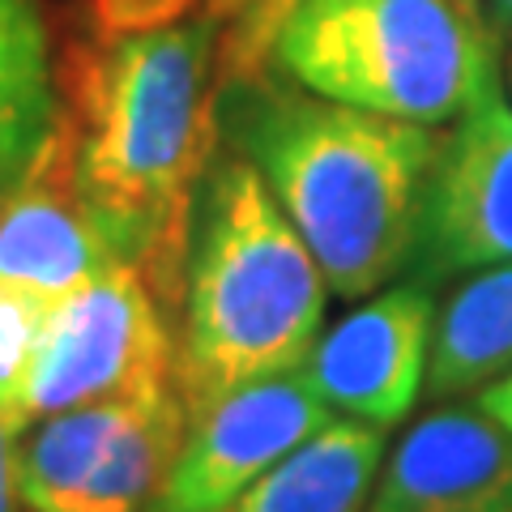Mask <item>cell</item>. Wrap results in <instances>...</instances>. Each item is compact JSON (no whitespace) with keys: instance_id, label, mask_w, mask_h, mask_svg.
I'll use <instances>...</instances> for the list:
<instances>
[{"instance_id":"6da1fadb","label":"cell","mask_w":512,"mask_h":512,"mask_svg":"<svg viewBox=\"0 0 512 512\" xmlns=\"http://www.w3.org/2000/svg\"><path fill=\"white\" fill-rule=\"evenodd\" d=\"M214 52L197 0H90L56 64L52 141L167 316L180 312L192 197L218 154Z\"/></svg>"},{"instance_id":"7a4b0ae2","label":"cell","mask_w":512,"mask_h":512,"mask_svg":"<svg viewBox=\"0 0 512 512\" xmlns=\"http://www.w3.org/2000/svg\"><path fill=\"white\" fill-rule=\"evenodd\" d=\"M218 141L244 154L312 248L338 299H367L410 269L436 128L346 107L227 56Z\"/></svg>"},{"instance_id":"3957f363","label":"cell","mask_w":512,"mask_h":512,"mask_svg":"<svg viewBox=\"0 0 512 512\" xmlns=\"http://www.w3.org/2000/svg\"><path fill=\"white\" fill-rule=\"evenodd\" d=\"M325 295L312 248L282 214L244 154L218 141L188 222L175 389L197 414L239 384L308 363L325 333Z\"/></svg>"},{"instance_id":"277c9868","label":"cell","mask_w":512,"mask_h":512,"mask_svg":"<svg viewBox=\"0 0 512 512\" xmlns=\"http://www.w3.org/2000/svg\"><path fill=\"white\" fill-rule=\"evenodd\" d=\"M265 43L286 82L427 128L500 82L495 39L466 0H282Z\"/></svg>"},{"instance_id":"5b68a950","label":"cell","mask_w":512,"mask_h":512,"mask_svg":"<svg viewBox=\"0 0 512 512\" xmlns=\"http://www.w3.org/2000/svg\"><path fill=\"white\" fill-rule=\"evenodd\" d=\"M175 333L137 265H111L47 316L18 423L175 380Z\"/></svg>"},{"instance_id":"8992f818","label":"cell","mask_w":512,"mask_h":512,"mask_svg":"<svg viewBox=\"0 0 512 512\" xmlns=\"http://www.w3.org/2000/svg\"><path fill=\"white\" fill-rule=\"evenodd\" d=\"M500 261H512V111L491 82L431 158L410 278L440 286Z\"/></svg>"},{"instance_id":"52a82bcc","label":"cell","mask_w":512,"mask_h":512,"mask_svg":"<svg viewBox=\"0 0 512 512\" xmlns=\"http://www.w3.org/2000/svg\"><path fill=\"white\" fill-rule=\"evenodd\" d=\"M325 423L329 406L303 367L239 384L188 414L184 444L150 512H222Z\"/></svg>"},{"instance_id":"ba28073f","label":"cell","mask_w":512,"mask_h":512,"mask_svg":"<svg viewBox=\"0 0 512 512\" xmlns=\"http://www.w3.org/2000/svg\"><path fill=\"white\" fill-rule=\"evenodd\" d=\"M431 338H436V286L397 282L367 295L312 346L303 376L329 410L355 423L393 427L427 389Z\"/></svg>"},{"instance_id":"9c48e42d","label":"cell","mask_w":512,"mask_h":512,"mask_svg":"<svg viewBox=\"0 0 512 512\" xmlns=\"http://www.w3.org/2000/svg\"><path fill=\"white\" fill-rule=\"evenodd\" d=\"M367 512H512V431L483 402L436 406L397 440Z\"/></svg>"},{"instance_id":"30bf717a","label":"cell","mask_w":512,"mask_h":512,"mask_svg":"<svg viewBox=\"0 0 512 512\" xmlns=\"http://www.w3.org/2000/svg\"><path fill=\"white\" fill-rule=\"evenodd\" d=\"M128 265L77 188L52 137L26 180L0 201V282L35 291L56 308L86 282Z\"/></svg>"},{"instance_id":"8fae6325","label":"cell","mask_w":512,"mask_h":512,"mask_svg":"<svg viewBox=\"0 0 512 512\" xmlns=\"http://www.w3.org/2000/svg\"><path fill=\"white\" fill-rule=\"evenodd\" d=\"M384 466V427L325 423L222 512H367Z\"/></svg>"},{"instance_id":"7c38bea8","label":"cell","mask_w":512,"mask_h":512,"mask_svg":"<svg viewBox=\"0 0 512 512\" xmlns=\"http://www.w3.org/2000/svg\"><path fill=\"white\" fill-rule=\"evenodd\" d=\"M512 367V261L466 274L436 316L427 363V397L483 393Z\"/></svg>"},{"instance_id":"4fadbf2b","label":"cell","mask_w":512,"mask_h":512,"mask_svg":"<svg viewBox=\"0 0 512 512\" xmlns=\"http://www.w3.org/2000/svg\"><path fill=\"white\" fill-rule=\"evenodd\" d=\"M56 128V64L35 0H0V201Z\"/></svg>"},{"instance_id":"5bb4252c","label":"cell","mask_w":512,"mask_h":512,"mask_svg":"<svg viewBox=\"0 0 512 512\" xmlns=\"http://www.w3.org/2000/svg\"><path fill=\"white\" fill-rule=\"evenodd\" d=\"M188 431V410L175 380L141 393L99 466L60 512H150Z\"/></svg>"},{"instance_id":"9a60e30c","label":"cell","mask_w":512,"mask_h":512,"mask_svg":"<svg viewBox=\"0 0 512 512\" xmlns=\"http://www.w3.org/2000/svg\"><path fill=\"white\" fill-rule=\"evenodd\" d=\"M47 316H52V303L39 299L35 291H22V286L0 282V419H9L22 431L18 410H22V393L30 380V367H35Z\"/></svg>"},{"instance_id":"2e32d148","label":"cell","mask_w":512,"mask_h":512,"mask_svg":"<svg viewBox=\"0 0 512 512\" xmlns=\"http://www.w3.org/2000/svg\"><path fill=\"white\" fill-rule=\"evenodd\" d=\"M18 436L22 431L9 419H0V512H22L18 491Z\"/></svg>"},{"instance_id":"e0dca14e","label":"cell","mask_w":512,"mask_h":512,"mask_svg":"<svg viewBox=\"0 0 512 512\" xmlns=\"http://www.w3.org/2000/svg\"><path fill=\"white\" fill-rule=\"evenodd\" d=\"M478 402H483V410H491L495 419H500L508 431H512V367L500 376V380H491L483 393H478Z\"/></svg>"},{"instance_id":"ac0fdd59","label":"cell","mask_w":512,"mask_h":512,"mask_svg":"<svg viewBox=\"0 0 512 512\" xmlns=\"http://www.w3.org/2000/svg\"><path fill=\"white\" fill-rule=\"evenodd\" d=\"M487 9L500 26H512V0H487Z\"/></svg>"},{"instance_id":"d6986e66","label":"cell","mask_w":512,"mask_h":512,"mask_svg":"<svg viewBox=\"0 0 512 512\" xmlns=\"http://www.w3.org/2000/svg\"><path fill=\"white\" fill-rule=\"evenodd\" d=\"M508 86H512V60H508Z\"/></svg>"}]
</instances>
